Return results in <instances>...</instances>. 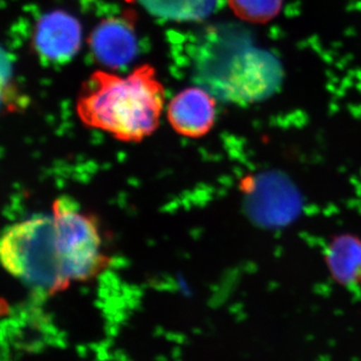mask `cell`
I'll return each mask as SVG.
<instances>
[{"label":"cell","instance_id":"obj_1","mask_svg":"<svg viewBox=\"0 0 361 361\" xmlns=\"http://www.w3.org/2000/svg\"><path fill=\"white\" fill-rule=\"evenodd\" d=\"M165 92L149 66L122 78L96 71L85 84L77 111L85 126L123 142H141L159 127Z\"/></svg>","mask_w":361,"mask_h":361},{"label":"cell","instance_id":"obj_2","mask_svg":"<svg viewBox=\"0 0 361 361\" xmlns=\"http://www.w3.org/2000/svg\"><path fill=\"white\" fill-rule=\"evenodd\" d=\"M196 56L200 84L221 99L251 104L269 96L280 80L274 59L254 47H238L231 33L208 32Z\"/></svg>","mask_w":361,"mask_h":361},{"label":"cell","instance_id":"obj_3","mask_svg":"<svg viewBox=\"0 0 361 361\" xmlns=\"http://www.w3.org/2000/svg\"><path fill=\"white\" fill-rule=\"evenodd\" d=\"M0 257L9 274L42 293H58L71 285L61 269L51 213L7 228Z\"/></svg>","mask_w":361,"mask_h":361},{"label":"cell","instance_id":"obj_4","mask_svg":"<svg viewBox=\"0 0 361 361\" xmlns=\"http://www.w3.org/2000/svg\"><path fill=\"white\" fill-rule=\"evenodd\" d=\"M51 216L61 269L68 283L89 281L103 272L110 258L97 218L65 199L54 202Z\"/></svg>","mask_w":361,"mask_h":361},{"label":"cell","instance_id":"obj_5","mask_svg":"<svg viewBox=\"0 0 361 361\" xmlns=\"http://www.w3.org/2000/svg\"><path fill=\"white\" fill-rule=\"evenodd\" d=\"M80 23L63 11L47 14L35 28V49L40 56L51 63L71 61L80 49Z\"/></svg>","mask_w":361,"mask_h":361},{"label":"cell","instance_id":"obj_6","mask_svg":"<svg viewBox=\"0 0 361 361\" xmlns=\"http://www.w3.org/2000/svg\"><path fill=\"white\" fill-rule=\"evenodd\" d=\"M216 113V101L209 92L191 87L183 90L171 101L168 120L178 134L201 137L212 129Z\"/></svg>","mask_w":361,"mask_h":361},{"label":"cell","instance_id":"obj_7","mask_svg":"<svg viewBox=\"0 0 361 361\" xmlns=\"http://www.w3.org/2000/svg\"><path fill=\"white\" fill-rule=\"evenodd\" d=\"M94 56L104 65L120 68L137 54V37L133 23L126 18H111L101 23L90 37Z\"/></svg>","mask_w":361,"mask_h":361},{"label":"cell","instance_id":"obj_8","mask_svg":"<svg viewBox=\"0 0 361 361\" xmlns=\"http://www.w3.org/2000/svg\"><path fill=\"white\" fill-rule=\"evenodd\" d=\"M149 13L179 21L202 20L210 16L218 0H137Z\"/></svg>","mask_w":361,"mask_h":361},{"label":"cell","instance_id":"obj_9","mask_svg":"<svg viewBox=\"0 0 361 361\" xmlns=\"http://www.w3.org/2000/svg\"><path fill=\"white\" fill-rule=\"evenodd\" d=\"M330 265L344 283L361 281V243L353 238L339 239L330 247Z\"/></svg>","mask_w":361,"mask_h":361},{"label":"cell","instance_id":"obj_10","mask_svg":"<svg viewBox=\"0 0 361 361\" xmlns=\"http://www.w3.org/2000/svg\"><path fill=\"white\" fill-rule=\"evenodd\" d=\"M234 13L242 20L265 23L281 11L283 0H228Z\"/></svg>","mask_w":361,"mask_h":361}]
</instances>
